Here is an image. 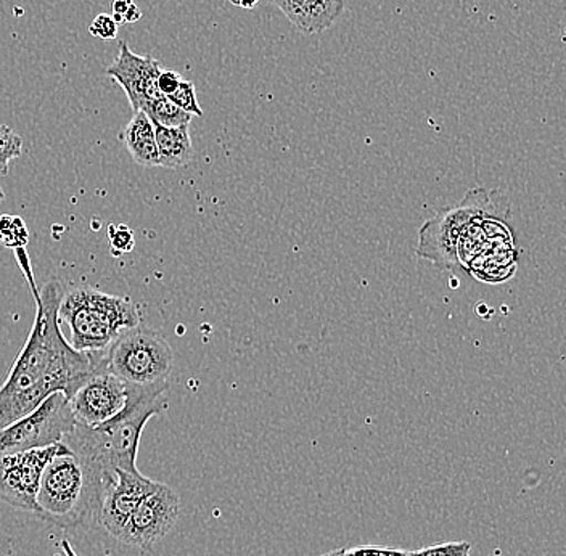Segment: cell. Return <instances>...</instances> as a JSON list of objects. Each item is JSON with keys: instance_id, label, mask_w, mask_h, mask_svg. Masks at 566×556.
I'll return each instance as SVG.
<instances>
[{"instance_id": "cell-12", "label": "cell", "mask_w": 566, "mask_h": 556, "mask_svg": "<svg viewBox=\"0 0 566 556\" xmlns=\"http://www.w3.org/2000/svg\"><path fill=\"white\" fill-rule=\"evenodd\" d=\"M301 34L331 30L345 10V0H272Z\"/></svg>"}, {"instance_id": "cell-14", "label": "cell", "mask_w": 566, "mask_h": 556, "mask_svg": "<svg viewBox=\"0 0 566 556\" xmlns=\"http://www.w3.org/2000/svg\"><path fill=\"white\" fill-rule=\"evenodd\" d=\"M159 166L168 169L184 168L192 162L193 145L190 126L165 127L154 123Z\"/></svg>"}, {"instance_id": "cell-5", "label": "cell", "mask_w": 566, "mask_h": 556, "mask_svg": "<svg viewBox=\"0 0 566 556\" xmlns=\"http://www.w3.org/2000/svg\"><path fill=\"white\" fill-rule=\"evenodd\" d=\"M494 191L470 190L465 200L455 208L442 209L424 222L419 233L417 256L433 262L444 271L460 267L458 243L465 227L475 219L505 218L507 201L495 203Z\"/></svg>"}, {"instance_id": "cell-19", "label": "cell", "mask_w": 566, "mask_h": 556, "mask_svg": "<svg viewBox=\"0 0 566 556\" xmlns=\"http://www.w3.org/2000/svg\"><path fill=\"white\" fill-rule=\"evenodd\" d=\"M108 242L113 253L116 256L119 254L130 253L136 244L134 232L127 225H109L108 227Z\"/></svg>"}, {"instance_id": "cell-8", "label": "cell", "mask_w": 566, "mask_h": 556, "mask_svg": "<svg viewBox=\"0 0 566 556\" xmlns=\"http://www.w3.org/2000/svg\"><path fill=\"white\" fill-rule=\"evenodd\" d=\"M63 449L65 444L59 442L49 448L0 457V501L33 513L42 471Z\"/></svg>"}, {"instance_id": "cell-26", "label": "cell", "mask_w": 566, "mask_h": 556, "mask_svg": "<svg viewBox=\"0 0 566 556\" xmlns=\"http://www.w3.org/2000/svg\"><path fill=\"white\" fill-rule=\"evenodd\" d=\"M228 2L232 3V6L240 7V9L251 10L256 7L260 0H228Z\"/></svg>"}, {"instance_id": "cell-22", "label": "cell", "mask_w": 566, "mask_h": 556, "mask_svg": "<svg viewBox=\"0 0 566 556\" xmlns=\"http://www.w3.org/2000/svg\"><path fill=\"white\" fill-rule=\"evenodd\" d=\"M343 556H409V552L399 548L380 547V545H360L345 550Z\"/></svg>"}, {"instance_id": "cell-29", "label": "cell", "mask_w": 566, "mask_h": 556, "mask_svg": "<svg viewBox=\"0 0 566 556\" xmlns=\"http://www.w3.org/2000/svg\"><path fill=\"white\" fill-rule=\"evenodd\" d=\"M3 198H6V193H3L2 187H0V203H2Z\"/></svg>"}, {"instance_id": "cell-2", "label": "cell", "mask_w": 566, "mask_h": 556, "mask_svg": "<svg viewBox=\"0 0 566 556\" xmlns=\"http://www.w3.org/2000/svg\"><path fill=\"white\" fill-rule=\"evenodd\" d=\"M59 318L70 327L73 349L97 353L108 348L119 333L140 324V307L130 297L84 286L63 295Z\"/></svg>"}, {"instance_id": "cell-13", "label": "cell", "mask_w": 566, "mask_h": 556, "mask_svg": "<svg viewBox=\"0 0 566 556\" xmlns=\"http://www.w3.org/2000/svg\"><path fill=\"white\" fill-rule=\"evenodd\" d=\"M122 139L137 165L145 166V168L159 166L154 123L144 112L134 113L133 119L123 129Z\"/></svg>"}, {"instance_id": "cell-7", "label": "cell", "mask_w": 566, "mask_h": 556, "mask_svg": "<svg viewBox=\"0 0 566 556\" xmlns=\"http://www.w3.org/2000/svg\"><path fill=\"white\" fill-rule=\"evenodd\" d=\"M179 495L166 484L154 481L134 510L123 536V544L148 550L168 536L179 518Z\"/></svg>"}, {"instance_id": "cell-21", "label": "cell", "mask_w": 566, "mask_h": 556, "mask_svg": "<svg viewBox=\"0 0 566 556\" xmlns=\"http://www.w3.org/2000/svg\"><path fill=\"white\" fill-rule=\"evenodd\" d=\"M88 33L94 35V38L108 41V39H115L116 35H118V24L115 23L112 15L101 13V15L92 20L91 27H88Z\"/></svg>"}, {"instance_id": "cell-16", "label": "cell", "mask_w": 566, "mask_h": 556, "mask_svg": "<svg viewBox=\"0 0 566 556\" xmlns=\"http://www.w3.org/2000/svg\"><path fill=\"white\" fill-rule=\"evenodd\" d=\"M28 240H30V230L20 216H0V244L2 246L10 248V250L27 248Z\"/></svg>"}, {"instance_id": "cell-24", "label": "cell", "mask_w": 566, "mask_h": 556, "mask_svg": "<svg viewBox=\"0 0 566 556\" xmlns=\"http://www.w3.org/2000/svg\"><path fill=\"white\" fill-rule=\"evenodd\" d=\"M124 23H137V21L142 18V12L139 7L136 6V3H133V6L127 9V12L124 13Z\"/></svg>"}, {"instance_id": "cell-9", "label": "cell", "mask_w": 566, "mask_h": 556, "mask_svg": "<svg viewBox=\"0 0 566 556\" xmlns=\"http://www.w3.org/2000/svg\"><path fill=\"white\" fill-rule=\"evenodd\" d=\"M97 367L71 395L70 407L76 423L97 427L118 416L127 400V385L105 370L97 353Z\"/></svg>"}, {"instance_id": "cell-28", "label": "cell", "mask_w": 566, "mask_h": 556, "mask_svg": "<svg viewBox=\"0 0 566 556\" xmlns=\"http://www.w3.org/2000/svg\"><path fill=\"white\" fill-rule=\"evenodd\" d=\"M345 554V548H338V550L328 552V554L318 555V556H343Z\"/></svg>"}, {"instance_id": "cell-4", "label": "cell", "mask_w": 566, "mask_h": 556, "mask_svg": "<svg viewBox=\"0 0 566 556\" xmlns=\"http://www.w3.org/2000/svg\"><path fill=\"white\" fill-rule=\"evenodd\" d=\"M98 354L105 370L126 385L150 386L168 381L175 367V353L168 339L142 324L119 333L118 338Z\"/></svg>"}, {"instance_id": "cell-27", "label": "cell", "mask_w": 566, "mask_h": 556, "mask_svg": "<svg viewBox=\"0 0 566 556\" xmlns=\"http://www.w3.org/2000/svg\"><path fill=\"white\" fill-rule=\"evenodd\" d=\"M63 552H65L66 556H77L76 552L73 550L69 541L62 542Z\"/></svg>"}, {"instance_id": "cell-15", "label": "cell", "mask_w": 566, "mask_h": 556, "mask_svg": "<svg viewBox=\"0 0 566 556\" xmlns=\"http://www.w3.org/2000/svg\"><path fill=\"white\" fill-rule=\"evenodd\" d=\"M140 112H144L151 123L165 127L190 126V122H192V116L189 113L182 112L165 95L145 105Z\"/></svg>"}, {"instance_id": "cell-25", "label": "cell", "mask_w": 566, "mask_h": 556, "mask_svg": "<svg viewBox=\"0 0 566 556\" xmlns=\"http://www.w3.org/2000/svg\"><path fill=\"white\" fill-rule=\"evenodd\" d=\"M134 0H113L112 9L113 13L115 15H124V13L127 12V9H129L130 6H133ZM124 20V18H123Z\"/></svg>"}, {"instance_id": "cell-3", "label": "cell", "mask_w": 566, "mask_h": 556, "mask_svg": "<svg viewBox=\"0 0 566 556\" xmlns=\"http://www.w3.org/2000/svg\"><path fill=\"white\" fill-rule=\"evenodd\" d=\"M33 513L60 529L98 527L86 471L66 445L42 471Z\"/></svg>"}, {"instance_id": "cell-11", "label": "cell", "mask_w": 566, "mask_h": 556, "mask_svg": "<svg viewBox=\"0 0 566 556\" xmlns=\"http://www.w3.org/2000/svg\"><path fill=\"white\" fill-rule=\"evenodd\" d=\"M154 481L145 478L140 471H116V481L106 494L101 510L98 527H104L109 536L122 542L134 510Z\"/></svg>"}, {"instance_id": "cell-20", "label": "cell", "mask_w": 566, "mask_h": 556, "mask_svg": "<svg viewBox=\"0 0 566 556\" xmlns=\"http://www.w3.org/2000/svg\"><path fill=\"white\" fill-rule=\"evenodd\" d=\"M472 545L469 542H446L422 550L409 552V556H470Z\"/></svg>"}, {"instance_id": "cell-23", "label": "cell", "mask_w": 566, "mask_h": 556, "mask_svg": "<svg viewBox=\"0 0 566 556\" xmlns=\"http://www.w3.org/2000/svg\"><path fill=\"white\" fill-rule=\"evenodd\" d=\"M184 77L180 76L177 71L172 70H161L158 74V91L161 92V95L165 97H169L172 92L179 87V84L182 83Z\"/></svg>"}, {"instance_id": "cell-1", "label": "cell", "mask_w": 566, "mask_h": 556, "mask_svg": "<svg viewBox=\"0 0 566 556\" xmlns=\"http://www.w3.org/2000/svg\"><path fill=\"white\" fill-rule=\"evenodd\" d=\"M168 381L150 386L127 385L126 406L118 416L97 427L74 424L63 444L80 460L98 505H104L116 471L137 470V453L145 424L168 407Z\"/></svg>"}, {"instance_id": "cell-18", "label": "cell", "mask_w": 566, "mask_h": 556, "mask_svg": "<svg viewBox=\"0 0 566 556\" xmlns=\"http://www.w3.org/2000/svg\"><path fill=\"white\" fill-rule=\"evenodd\" d=\"M169 101L179 106L182 112L189 113L190 116H203V109L198 104L197 91L192 81L182 80L179 87L169 95Z\"/></svg>"}, {"instance_id": "cell-10", "label": "cell", "mask_w": 566, "mask_h": 556, "mask_svg": "<svg viewBox=\"0 0 566 556\" xmlns=\"http://www.w3.org/2000/svg\"><path fill=\"white\" fill-rule=\"evenodd\" d=\"M161 71L158 60L150 55H137L127 42H119L115 62L106 69V74L123 88L134 113L161 97L158 91V74Z\"/></svg>"}, {"instance_id": "cell-6", "label": "cell", "mask_w": 566, "mask_h": 556, "mask_svg": "<svg viewBox=\"0 0 566 556\" xmlns=\"http://www.w3.org/2000/svg\"><path fill=\"white\" fill-rule=\"evenodd\" d=\"M74 424L69 398L63 392H53L33 413L0 431V457L59 444Z\"/></svg>"}, {"instance_id": "cell-17", "label": "cell", "mask_w": 566, "mask_h": 556, "mask_svg": "<svg viewBox=\"0 0 566 556\" xmlns=\"http://www.w3.org/2000/svg\"><path fill=\"white\" fill-rule=\"evenodd\" d=\"M23 151V139L9 126H0V176L9 172V165Z\"/></svg>"}]
</instances>
